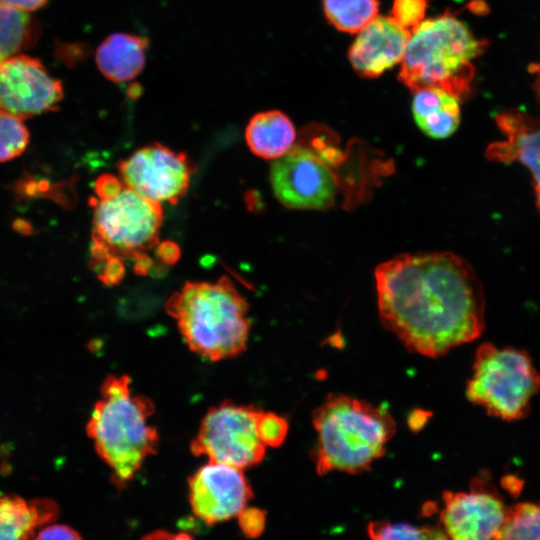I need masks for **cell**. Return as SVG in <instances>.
<instances>
[{"mask_svg":"<svg viewBox=\"0 0 540 540\" xmlns=\"http://www.w3.org/2000/svg\"><path fill=\"white\" fill-rule=\"evenodd\" d=\"M375 282L382 324L412 352L439 357L485 328L482 285L451 252L399 255L376 268Z\"/></svg>","mask_w":540,"mask_h":540,"instance_id":"obj_1","label":"cell"},{"mask_svg":"<svg viewBox=\"0 0 540 540\" xmlns=\"http://www.w3.org/2000/svg\"><path fill=\"white\" fill-rule=\"evenodd\" d=\"M130 386L128 375H108L86 424V433L118 488L135 477L159 446L158 431L149 421L155 406L148 397L133 394Z\"/></svg>","mask_w":540,"mask_h":540,"instance_id":"obj_2","label":"cell"},{"mask_svg":"<svg viewBox=\"0 0 540 540\" xmlns=\"http://www.w3.org/2000/svg\"><path fill=\"white\" fill-rule=\"evenodd\" d=\"M188 348L210 361L235 357L247 344L249 304L227 276L187 281L165 303Z\"/></svg>","mask_w":540,"mask_h":540,"instance_id":"obj_3","label":"cell"},{"mask_svg":"<svg viewBox=\"0 0 540 540\" xmlns=\"http://www.w3.org/2000/svg\"><path fill=\"white\" fill-rule=\"evenodd\" d=\"M316 472L360 473L382 457L396 432L389 411L342 394L329 395L312 416Z\"/></svg>","mask_w":540,"mask_h":540,"instance_id":"obj_4","label":"cell"},{"mask_svg":"<svg viewBox=\"0 0 540 540\" xmlns=\"http://www.w3.org/2000/svg\"><path fill=\"white\" fill-rule=\"evenodd\" d=\"M486 47L453 14L423 20L411 31L398 79L413 93L440 88L460 101L469 95L475 75L471 61Z\"/></svg>","mask_w":540,"mask_h":540,"instance_id":"obj_5","label":"cell"},{"mask_svg":"<svg viewBox=\"0 0 540 540\" xmlns=\"http://www.w3.org/2000/svg\"><path fill=\"white\" fill-rule=\"evenodd\" d=\"M540 391V373L524 350L481 344L466 385L470 402L494 417L517 421L526 417Z\"/></svg>","mask_w":540,"mask_h":540,"instance_id":"obj_6","label":"cell"},{"mask_svg":"<svg viewBox=\"0 0 540 540\" xmlns=\"http://www.w3.org/2000/svg\"><path fill=\"white\" fill-rule=\"evenodd\" d=\"M92 267L97 269L110 257L134 258L156 247L163 223L160 203L151 201L124 184L108 199L92 197Z\"/></svg>","mask_w":540,"mask_h":540,"instance_id":"obj_7","label":"cell"},{"mask_svg":"<svg viewBox=\"0 0 540 540\" xmlns=\"http://www.w3.org/2000/svg\"><path fill=\"white\" fill-rule=\"evenodd\" d=\"M263 412L227 400L211 407L190 444L191 452L242 470L260 463L267 448L260 431Z\"/></svg>","mask_w":540,"mask_h":540,"instance_id":"obj_8","label":"cell"},{"mask_svg":"<svg viewBox=\"0 0 540 540\" xmlns=\"http://www.w3.org/2000/svg\"><path fill=\"white\" fill-rule=\"evenodd\" d=\"M337 154L333 148L324 151V145H294L271 165L270 182L276 198L291 209L331 206L337 193L332 169Z\"/></svg>","mask_w":540,"mask_h":540,"instance_id":"obj_9","label":"cell"},{"mask_svg":"<svg viewBox=\"0 0 540 540\" xmlns=\"http://www.w3.org/2000/svg\"><path fill=\"white\" fill-rule=\"evenodd\" d=\"M123 183L141 196L176 205L188 191L196 166L185 152L152 143L117 164Z\"/></svg>","mask_w":540,"mask_h":540,"instance_id":"obj_10","label":"cell"},{"mask_svg":"<svg viewBox=\"0 0 540 540\" xmlns=\"http://www.w3.org/2000/svg\"><path fill=\"white\" fill-rule=\"evenodd\" d=\"M63 97L61 81L40 60L18 53L0 61V112L24 120L57 110Z\"/></svg>","mask_w":540,"mask_h":540,"instance_id":"obj_11","label":"cell"},{"mask_svg":"<svg viewBox=\"0 0 540 540\" xmlns=\"http://www.w3.org/2000/svg\"><path fill=\"white\" fill-rule=\"evenodd\" d=\"M439 521L449 540H494L504 527L509 508L483 481L468 492H445Z\"/></svg>","mask_w":540,"mask_h":540,"instance_id":"obj_12","label":"cell"},{"mask_svg":"<svg viewBox=\"0 0 540 540\" xmlns=\"http://www.w3.org/2000/svg\"><path fill=\"white\" fill-rule=\"evenodd\" d=\"M188 486L192 511L208 525L238 516L252 497L242 469L211 461L190 476Z\"/></svg>","mask_w":540,"mask_h":540,"instance_id":"obj_13","label":"cell"},{"mask_svg":"<svg viewBox=\"0 0 540 540\" xmlns=\"http://www.w3.org/2000/svg\"><path fill=\"white\" fill-rule=\"evenodd\" d=\"M411 31L391 16H377L357 35L348 58L355 72L375 78L402 61Z\"/></svg>","mask_w":540,"mask_h":540,"instance_id":"obj_14","label":"cell"},{"mask_svg":"<svg viewBox=\"0 0 540 540\" xmlns=\"http://www.w3.org/2000/svg\"><path fill=\"white\" fill-rule=\"evenodd\" d=\"M495 122L503 138L491 143L486 158L493 162L521 163L531 173L540 210V117L521 111L500 112Z\"/></svg>","mask_w":540,"mask_h":540,"instance_id":"obj_15","label":"cell"},{"mask_svg":"<svg viewBox=\"0 0 540 540\" xmlns=\"http://www.w3.org/2000/svg\"><path fill=\"white\" fill-rule=\"evenodd\" d=\"M58 513L59 507L51 499L0 494V540H34L36 530Z\"/></svg>","mask_w":540,"mask_h":540,"instance_id":"obj_16","label":"cell"},{"mask_svg":"<svg viewBox=\"0 0 540 540\" xmlns=\"http://www.w3.org/2000/svg\"><path fill=\"white\" fill-rule=\"evenodd\" d=\"M148 39L130 33H113L98 46L95 62L108 80L123 83L136 78L146 63Z\"/></svg>","mask_w":540,"mask_h":540,"instance_id":"obj_17","label":"cell"},{"mask_svg":"<svg viewBox=\"0 0 540 540\" xmlns=\"http://www.w3.org/2000/svg\"><path fill=\"white\" fill-rule=\"evenodd\" d=\"M412 112L419 128L436 139L452 135L460 123L459 100L440 88L414 92Z\"/></svg>","mask_w":540,"mask_h":540,"instance_id":"obj_18","label":"cell"},{"mask_svg":"<svg viewBox=\"0 0 540 540\" xmlns=\"http://www.w3.org/2000/svg\"><path fill=\"white\" fill-rule=\"evenodd\" d=\"M296 131L290 118L279 110L255 114L245 129L252 153L263 159H278L294 146Z\"/></svg>","mask_w":540,"mask_h":540,"instance_id":"obj_19","label":"cell"},{"mask_svg":"<svg viewBox=\"0 0 540 540\" xmlns=\"http://www.w3.org/2000/svg\"><path fill=\"white\" fill-rule=\"evenodd\" d=\"M40 26L30 13L0 5V61L32 47Z\"/></svg>","mask_w":540,"mask_h":540,"instance_id":"obj_20","label":"cell"},{"mask_svg":"<svg viewBox=\"0 0 540 540\" xmlns=\"http://www.w3.org/2000/svg\"><path fill=\"white\" fill-rule=\"evenodd\" d=\"M324 14L341 32L359 33L377 16L378 0H323Z\"/></svg>","mask_w":540,"mask_h":540,"instance_id":"obj_21","label":"cell"},{"mask_svg":"<svg viewBox=\"0 0 540 540\" xmlns=\"http://www.w3.org/2000/svg\"><path fill=\"white\" fill-rule=\"evenodd\" d=\"M494 540H540V504L509 507L507 521Z\"/></svg>","mask_w":540,"mask_h":540,"instance_id":"obj_22","label":"cell"},{"mask_svg":"<svg viewBox=\"0 0 540 540\" xmlns=\"http://www.w3.org/2000/svg\"><path fill=\"white\" fill-rule=\"evenodd\" d=\"M367 530L371 540H449L441 529L408 523L374 521Z\"/></svg>","mask_w":540,"mask_h":540,"instance_id":"obj_23","label":"cell"},{"mask_svg":"<svg viewBox=\"0 0 540 540\" xmlns=\"http://www.w3.org/2000/svg\"><path fill=\"white\" fill-rule=\"evenodd\" d=\"M29 142L30 133L23 119L0 112V163L22 155Z\"/></svg>","mask_w":540,"mask_h":540,"instance_id":"obj_24","label":"cell"},{"mask_svg":"<svg viewBox=\"0 0 540 540\" xmlns=\"http://www.w3.org/2000/svg\"><path fill=\"white\" fill-rule=\"evenodd\" d=\"M427 6V0H394L391 17L412 31L423 21Z\"/></svg>","mask_w":540,"mask_h":540,"instance_id":"obj_25","label":"cell"},{"mask_svg":"<svg viewBox=\"0 0 540 540\" xmlns=\"http://www.w3.org/2000/svg\"><path fill=\"white\" fill-rule=\"evenodd\" d=\"M260 431L267 447H278L287 435L288 425L281 416L264 411L260 421Z\"/></svg>","mask_w":540,"mask_h":540,"instance_id":"obj_26","label":"cell"},{"mask_svg":"<svg viewBox=\"0 0 540 540\" xmlns=\"http://www.w3.org/2000/svg\"><path fill=\"white\" fill-rule=\"evenodd\" d=\"M95 271L98 278L106 286L119 284L125 275L124 259L121 257H110L102 263Z\"/></svg>","mask_w":540,"mask_h":540,"instance_id":"obj_27","label":"cell"},{"mask_svg":"<svg viewBox=\"0 0 540 540\" xmlns=\"http://www.w3.org/2000/svg\"><path fill=\"white\" fill-rule=\"evenodd\" d=\"M239 525L246 536H259L265 525V515L257 508H244L239 514Z\"/></svg>","mask_w":540,"mask_h":540,"instance_id":"obj_28","label":"cell"},{"mask_svg":"<svg viewBox=\"0 0 540 540\" xmlns=\"http://www.w3.org/2000/svg\"><path fill=\"white\" fill-rule=\"evenodd\" d=\"M124 187L121 178L112 174L100 175L94 183V191L98 199L104 200L118 194Z\"/></svg>","mask_w":540,"mask_h":540,"instance_id":"obj_29","label":"cell"},{"mask_svg":"<svg viewBox=\"0 0 540 540\" xmlns=\"http://www.w3.org/2000/svg\"><path fill=\"white\" fill-rule=\"evenodd\" d=\"M34 540H83L79 533L73 528L53 524L43 527L35 536Z\"/></svg>","mask_w":540,"mask_h":540,"instance_id":"obj_30","label":"cell"},{"mask_svg":"<svg viewBox=\"0 0 540 540\" xmlns=\"http://www.w3.org/2000/svg\"><path fill=\"white\" fill-rule=\"evenodd\" d=\"M180 254L179 246L173 241L165 240L156 246V255L164 264H175L179 260Z\"/></svg>","mask_w":540,"mask_h":540,"instance_id":"obj_31","label":"cell"},{"mask_svg":"<svg viewBox=\"0 0 540 540\" xmlns=\"http://www.w3.org/2000/svg\"><path fill=\"white\" fill-rule=\"evenodd\" d=\"M48 1L49 0H0V5L30 13L42 8Z\"/></svg>","mask_w":540,"mask_h":540,"instance_id":"obj_32","label":"cell"},{"mask_svg":"<svg viewBox=\"0 0 540 540\" xmlns=\"http://www.w3.org/2000/svg\"><path fill=\"white\" fill-rule=\"evenodd\" d=\"M141 540H193L188 533H172L166 530H155L145 535Z\"/></svg>","mask_w":540,"mask_h":540,"instance_id":"obj_33","label":"cell"},{"mask_svg":"<svg viewBox=\"0 0 540 540\" xmlns=\"http://www.w3.org/2000/svg\"><path fill=\"white\" fill-rule=\"evenodd\" d=\"M133 259L134 272L141 276L146 275L153 264L152 259L146 254V252L136 255Z\"/></svg>","mask_w":540,"mask_h":540,"instance_id":"obj_34","label":"cell"},{"mask_svg":"<svg viewBox=\"0 0 540 540\" xmlns=\"http://www.w3.org/2000/svg\"><path fill=\"white\" fill-rule=\"evenodd\" d=\"M529 72L535 76L533 90L540 101V63L531 64L529 66Z\"/></svg>","mask_w":540,"mask_h":540,"instance_id":"obj_35","label":"cell"}]
</instances>
